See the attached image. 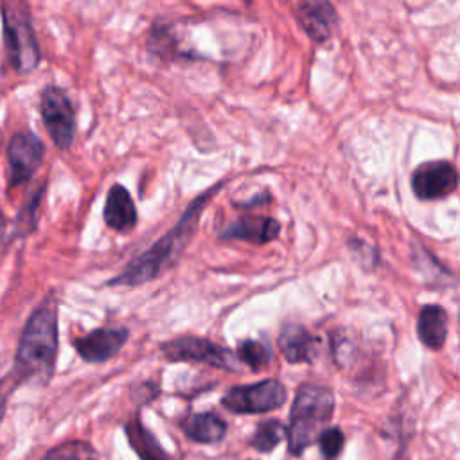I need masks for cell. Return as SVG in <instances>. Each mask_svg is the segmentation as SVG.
I'll return each instance as SVG.
<instances>
[{
    "mask_svg": "<svg viewBox=\"0 0 460 460\" xmlns=\"http://www.w3.org/2000/svg\"><path fill=\"white\" fill-rule=\"evenodd\" d=\"M104 223L117 230L128 232L137 223V208L129 192L122 185H113L104 203Z\"/></svg>",
    "mask_w": 460,
    "mask_h": 460,
    "instance_id": "5bb4252c",
    "label": "cell"
},
{
    "mask_svg": "<svg viewBox=\"0 0 460 460\" xmlns=\"http://www.w3.org/2000/svg\"><path fill=\"white\" fill-rule=\"evenodd\" d=\"M45 147L31 131H18L7 144V176L9 187L22 185L32 178L43 162Z\"/></svg>",
    "mask_w": 460,
    "mask_h": 460,
    "instance_id": "ba28073f",
    "label": "cell"
},
{
    "mask_svg": "<svg viewBox=\"0 0 460 460\" xmlns=\"http://www.w3.org/2000/svg\"><path fill=\"white\" fill-rule=\"evenodd\" d=\"M2 27L11 66L29 74L40 63V47L25 0H2Z\"/></svg>",
    "mask_w": 460,
    "mask_h": 460,
    "instance_id": "277c9868",
    "label": "cell"
},
{
    "mask_svg": "<svg viewBox=\"0 0 460 460\" xmlns=\"http://www.w3.org/2000/svg\"><path fill=\"white\" fill-rule=\"evenodd\" d=\"M235 356L252 370H261L271 361V349L264 341L244 340L239 343Z\"/></svg>",
    "mask_w": 460,
    "mask_h": 460,
    "instance_id": "ffe728a7",
    "label": "cell"
},
{
    "mask_svg": "<svg viewBox=\"0 0 460 460\" xmlns=\"http://www.w3.org/2000/svg\"><path fill=\"white\" fill-rule=\"evenodd\" d=\"M279 347L289 363H311L318 350V338L304 325L286 323L279 334Z\"/></svg>",
    "mask_w": 460,
    "mask_h": 460,
    "instance_id": "4fadbf2b",
    "label": "cell"
},
{
    "mask_svg": "<svg viewBox=\"0 0 460 460\" xmlns=\"http://www.w3.org/2000/svg\"><path fill=\"white\" fill-rule=\"evenodd\" d=\"M334 413V394L331 388L316 383L298 386L291 404L289 424L286 428L288 447L291 455H300L325 429Z\"/></svg>",
    "mask_w": 460,
    "mask_h": 460,
    "instance_id": "3957f363",
    "label": "cell"
},
{
    "mask_svg": "<svg viewBox=\"0 0 460 460\" xmlns=\"http://www.w3.org/2000/svg\"><path fill=\"white\" fill-rule=\"evenodd\" d=\"M40 111L52 142L59 149H66L75 135L74 108L66 93L58 86H47L41 92Z\"/></svg>",
    "mask_w": 460,
    "mask_h": 460,
    "instance_id": "52a82bcc",
    "label": "cell"
},
{
    "mask_svg": "<svg viewBox=\"0 0 460 460\" xmlns=\"http://www.w3.org/2000/svg\"><path fill=\"white\" fill-rule=\"evenodd\" d=\"M126 327H99L77 338L74 347L86 363H102L113 358L128 340Z\"/></svg>",
    "mask_w": 460,
    "mask_h": 460,
    "instance_id": "30bf717a",
    "label": "cell"
},
{
    "mask_svg": "<svg viewBox=\"0 0 460 460\" xmlns=\"http://www.w3.org/2000/svg\"><path fill=\"white\" fill-rule=\"evenodd\" d=\"M160 349L169 361H196L214 368H223L232 372L239 370L237 356L230 349L219 343H214L207 338L181 336V338L162 343Z\"/></svg>",
    "mask_w": 460,
    "mask_h": 460,
    "instance_id": "5b68a950",
    "label": "cell"
},
{
    "mask_svg": "<svg viewBox=\"0 0 460 460\" xmlns=\"http://www.w3.org/2000/svg\"><path fill=\"white\" fill-rule=\"evenodd\" d=\"M284 437H286V426L280 424V420H266L259 424L250 444L259 453H268L273 447H277Z\"/></svg>",
    "mask_w": 460,
    "mask_h": 460,
    "instance_id": "d6986e66",
    "label": "cell"
},
{
    "mask_svg": "<svg viewBox=\"0 0 460 460\" xmlns=\"http://www.w3.org/2000/svg\"><path fill=\"white\" fill-rule=\"evenodd\" d=\"M216 189H210V190L203 192L201 196H198L187 207V210L181 214V217L176 221V225L167 234H164L158 241H155L153 246H149L144 253H140L131 262H128V266L117 277H113L110 280V284L138 286V284L156 279L164 270H167L176 261V257L185 248V244L189 243L190 235L196 230L198 219Z\"/></svg>",
    "mask_w": 460,
    "mask_h": 460,
    "instance_id": "7a4b0ae2",
    "label": "cell"
},
{
    "mask_svg": "<svg viewBox=\"0 0 460 460\" xmlns=\"http://www.w3.org/2000/svg\"><path fill=\"white\" fill-rule=\"evenodd\" d=\"M417 334L420 341L433 349L438 350L446 343L447 336V313L442 305L438 304H428L422 305L419 311L417 318Z\"/></svg>",
    "mask_w": 460,
    "mask_h": 460,
    "instance_id": "9a60e30c",
    "label": "cell"
},
{
    "mask_svg": "<svg viewBox=\"0 0 460 460\" xmlns=\"http://www.w3.org/2000/svg\"><path fill=\"white\" fill-rule=\"evenodd\" d=\"M280 234V225L273 217L248 216L234 219L221 232L223 239H241L255 244H264L273 241Z\"/></svg>",
    "mask_w": 460,
    "mask_h": 460,
    "instance_id": "7c38bea8",
    "label": "cell"
},
{
    "mask_svg": "<svg viewBox=\"0 0 460 460\" xmlns=\"http://www.w3.org/2000/svg\"><path fill=\"white\" fill-rule=\"evenodd\" d=\"M300 23L314 41H325L336 25V11L329 0H300Z\"/></svg>",
    "mask_w": 460,
    "mask_h": 460,
    "instance_id": "8fae6325",
    "label": "cell"
},
{
    "mask_svg": "<svg viewBox=\"0 0 460 460\" xmlns=\"http://www.w3.org/2000/svg\"><path fill=\"white\" fill-rule=\"evenodd\" d=\"M316 440H318L322 456L325 460H334L341 453L343 444H345V437H343L340 428H325V429H322Z\"/></svg>",
    "mask_w": 460,
    "mask_h": 460,
    "instance_id": "44dd1931",
    "label": "cell"
},
{
    "mask_svg": "<svg viewBox=\"0 0 460 460\" xmlns=\"http://www.w3.org/2000/svg\"><path fill=\"white\" fill-rule=\"evenodd\" d=\"M2 226H4V217H2V212H0V230H2Z\"/></svg>",
    "mask_w": 460,
    "mask_h": 460,
    "instance_id": "603a6c76",
    "label": "cell"
},
{
    "mask_svg": "<svg viewBox=\"0 0 460 460\" xmlns=\"http://www.w3.org/2000/svg\"><path fill=\"white\" fill-rule=\"evenodd\" d=\"M181 429L194 442L212 444L223 440L226 435V422L216 411H205L189 415L181 422Z\"/></svg>",
    "mask_w": 460,
    "mask_h": 460,
    "instance_id": "2e32d148",
    "label": "cell"
},
{
    "mask_svg": "<svg viewBox=\"0 0 460 460\" xmlns=\"http://www.w3.org/2000/svg\"><path fill=\"white\" fill-rule=\"evenodd\" d=\"M126 435L129 446L135 449L140 460H172L160 446L156 437L142 424L138 417L126 422Z\"/></svg>",
    "mask_w": 460,
    "mask_h": 460,
    "instance_id": "e0dca14e",
    "label": "cell"
},
{
    "mask_svg": "<svg viewBox=\"0 0 460 460\" xmlns=\"http://www.w3.org/2000/svg\"><path fill=\"white\" fill-rule=\"evenodd\" d=\"M7 401H9V388H7V381H0V422H2L4 415H5Z\"/></svg>",
    "mask_w": 460,
    "mask_h": 460,
    "instance_id": "7402d4cb",
    "label": "cell"
},
{
    "mask_svg": "<svg viewBox=\"0 0 460 460\" xmlns=\"http://www.w3.org/2000/svg\"><path fill=\"white\" fill-rule=\"evenodd\" d=\"M286 386L277 379H264L253 385L230 388L221 404L234 413H266L286 402Z\"/></svg>",
    "mask_w": 460,
    "mask_h": 460,
    "instance_id": "8992f818",
    "label": "cell"
},
{
    "mask_svg": "<svg viewBox=\"0 0 460 460\" xmlns=\"http://www.w3.org/2000/svg\"><path fill=\"white\" fill-rule=\"evenodd\" d=\"M43 460H108L86 440H66L47 451Z\"/></svg>",
    "mask_w": 460,
    "mask_h": 460,
    "instance_id": "ac0fdd59",
    "label": "cell"
},
{
    "mask_svg": "<svg viewBox=\"0 0 460 460\" xmlns=\"http://www.w3.org/2000/svg\"><path fill=\"white\" fill-rule=\"evenodd\" d=\"M58 356V307L52 298L40 304L27 318L14 356L18 381L47 383Z\"/></svg>",
    "mask_w": 460,
    "mask_h": 460,
    "instance_id": "6da1fadb",
    "label": "cell"
},
{
    "mask_svg": "<svg viewBox=\"0 0 460 460\" xmlns=\"http://www.w3.org/2000/svg\"><path fill=\"white\" fill-rule=\"evenodd\" d=\"M458 183L456 169L444 160L426 162L411 174V190L419 199H440L449 196Z\"/></svg>",
    "mask_w": 460,
    "mask_h": 460,
    "instance_id": "9c48e42d",
    "label": "cell"
}]
</instances>
